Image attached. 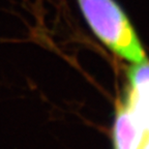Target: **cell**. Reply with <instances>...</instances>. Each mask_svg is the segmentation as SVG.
Segmentation results:
<instances>
[{
    "instance_id": "cell-1",
    "label": "cell",
    "mask_w": 149,
    "mask_h": 149,
    "mask_svg": "<svg viewBox=\"0 0 149 149\" xmlns=\"http://www.w3.org/2000/svg\"><path fill=\"white\" fill-rule=\"evenodd\" d=\"M92 32L110 51L133 63L146 60V53L127 15L115 0H77Z\"/></svg>"
},
{
    "instance_id": "cell-2",
    "label": "cell",
    "mask_w": 149,
    "mask_h": 149,
    "mask_svg": "<svg viewBox=\"0 0 149 149\" xmlns=\"http://www.w3.org/2000/svg\"><path fill=\"white\" fill-rule=\"evenodd\" d=\"M126 105L134 116L149 130V61L135 63L127 72Z\"/></svg>"
},
{
    "instance_id": "cell-3",
    "label": "cell",
    "mask_w": 149,
    "mask_h": 149,
    "mask_svg": "<svg viewBox=\"0 0 149 149\" xmlns=\"http://www.w3.org/2000/svg\"><path fill=\"white\" fill-rule=\"evenodd\" d=\"M148 130L134 116L126 102L117 111L114 125V149H144Z\"/></svg>"
}]
</instances>
